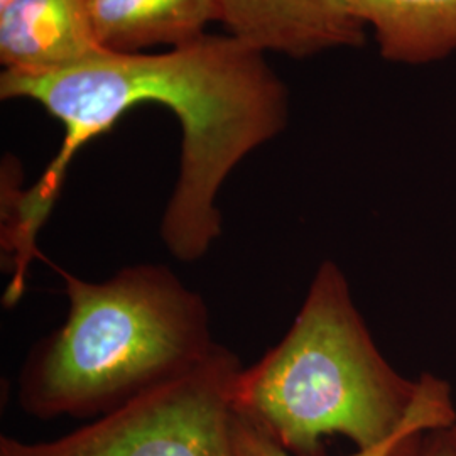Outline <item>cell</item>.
I'll return each mask as SVG.
<instances>
[{"instance_id":"cell-6","label":"cell","mask_w":456,"mask_h":456,"mask_svg":"<svg viewBox=\"0 0 456 456\" xmlns=\"http://www.w3.org/2000/svg\"><path fill=\"white\" fill-rule=\"evenodd\" d=\"M103 53L86 0H11L0 7V61L7 71H61Z\"/></svg>"},{"instance_id":"cell-12","label":"cell","mask_w":456,"mask_h":456,"mask_svg":"<svg viewBox=\"0 0 456 456\" xmlns=\"http://www.w3.org/2000/svg\"><path fill=\"white\" fill-rule=\"evenodd\" d=\"M452 433H453V436H455L456 440V423L452 426Z\"/></svg>"},{"instance_id":"cell-9","label":"cell","mask_w":456,"mask_h":456,"mask_svg":"<svg viewBox=\"0 0 456 456\" xmlns=\"http://www.w3.org/2000/svg\"><path fill=\"white\" fill-rule=\"evenodd\" d=\"M456 423L455 406L452 401V395L441 399L435 406L424 411L421 416H418L412 423H409L404 429H401L397 435H394L391 440L370 448V450H357L354 455L348 456H392L395 450L408 440L409 436L423 431L433 429H446ZM235 440L237 450L240 456H293L286 452L281 444L271 436H267L257 426L248 423L242 416L237 419L235 428Z\"/></svg>"},{"instance_id":"cell-1","label":"cell","mask_w":456,"mask_h":456,"mask_svg":"<svg viewBox=\"0 0 456 456\" xmlns=\"http://www.w3.org/2000/svg\"><path fill=\"white\" fill-rule=\"evenodd\" d=\"M0 97L33 100L65 129L60 151L31 188L2 186L0 242L19 261L39 256L37 235L78 151L146 102L164 105L181 126L180 173L159 235L175 259H203L222 235L216 196L224 183L289 118L286 85L265 53L230 34L207 33L163 54L103 53L51 73L4 69Z\"/></svg>"},{"instance_id":"cell-8","label":"cell","mask_w":456,"mask_h":456,"mask_svg":"<svg viewBox=\"0 0 456 456\" xmlns=\"http://www.w3.org/2000/svg\"><path fill=\"white\" fill-rule=\"evenodd\" d=\"M379 53L395 65L436 63L456 51V0H348Z\"/></svg>"},{"instance_id":"cell-2","label":"cell","mask_w":456,"mask_h":456,"mask_svg":"<svg viewBox=\"0 0 456 456\" xmlns=\"http://www.w3.org/2000/svg\"><path fill=\"white\" fill-rule=\"evenodd\" d=\"M448 395L438 377L412 382L392 369L342 269L325 261L281 342L240 370L233 401L239 416L291 455L320 456L330 436L375 448Z\"/></svg>"},{"instance_id":"cell-7","label":"cell","mask_w":456,"mask_h":456,"mask_svg":"<svg viewBox=\"0 0 456 456\" xmlns=\"http://www.w3.org/2000/svg\"><path fill=\"white\" fill-rule=\"evenodd\" d=\"M86 5L98 45L115 54L161 45L178 48L220 20L218 0H86Z\"/></svg>"},{"instance_id":"cell-11","label":"cell","mask_w":456,"mask_h":456,"mask_svg":"<svg viewBox=\"0 0 456 456\" xmlns=\"http://www.w3.org/2000/svg\"><path fill=\"white\" fill-rule=\"evenodd\" d=\"M9 2H11V0H0V7H4V5L9 4Z\"/></svg>"},{"instance_id":"cell-5","label":"cell","mask_w":456,"mask_h":456,"mask_svg":"<svg viewBox=\"0 0 456 456\" xmlns=\"http://www.w3.org/2000/svg\"><path fill=\"white\" fill-rule=\"evenodd\" d=\"M218 7L230 36L296 60L359 48L367 36L348 0H218Z\"/></svg>"},{"instance_id":"cell-10","label":"cell","mask_w":456,"mask_h":456,"mask_svg":"<svg viewBox=\"0 0 456 456\" xmlns=\"http://www.w3.org/2000/svg\"><path fill=\"white\" fill-rule=\"evenodd\" d=\"M392 456H456L452 428L423 431L409 436Z\"/></svg>"},{"instance_id":"cell-3","label":"cell","mask_w":456,"mask_h":456,"mask_svg":"<svg viewBox=\"0 0 456 456\" xmlns=\"http://www.w3.org/2000/svg\"><path fill=\"white\" fill-rule=\"evenodd\" d=\"M65 279V323L33 343L17 403L37 419L98 418L190 372L218 346L210 311L164 264H135L105 281Z\"/></svg>"},{"instance_id":"cell-4","label":"cell","mask_w":456,"mask_h":456,"mask_svg":"<svg viewBox=\"0 0 456 456\" xmlns=\"http://www.w3.org/2000/svg\"><path fill=\"white\" fill-rule=\"evenodd\" d=\"M242 369L218 343L190 372L60 438L0 436V456H240L233 392Z\"/></svg>"}]
</instances>
